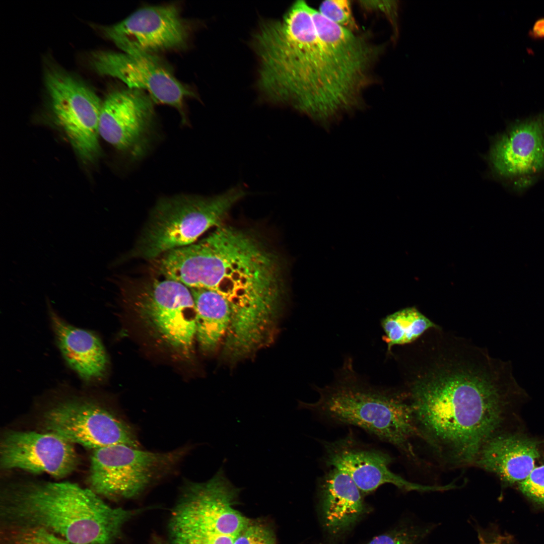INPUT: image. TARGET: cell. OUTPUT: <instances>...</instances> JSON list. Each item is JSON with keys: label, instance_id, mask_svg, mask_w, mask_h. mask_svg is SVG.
Here are the masks:
<instances>
[{"label": "cell", "instance_id": "cell-4", "mask_svg": "<svg viewBox=\"0 0 544 544\" xmlns=\"http://www.w3.org/2000/svg\"><path fill=\"white\" fill-rule=\"evenodd\" d=\"M5 500L4 514L17 525L44 528L71 544H111L134 514L68 482L25 485Z\"/></svg>", "mask_w": 544, "mask_h": 544}, {"label": "cell", "instance_id": "cell-5", "mask_svg": "<svg viewBox=\"0 0 544 544\" xmlns=\"http://www.w3.org/2000/svg\"><path fill=\"white\" fill-rule=\"evenodd\" d=\"M345 364L336 382L317 388V401L300 402L299 407L335 423L361 428L404 452L411 451L410 440L420 432L405 391L368 386L355 375L350 360Z\"/></svg>", "mask_w": 544, "mask_h": 544}, {"label": "cell", "instance_id": "cell-11", "mask_svg": "<svg viewBox=\"0 0 544 544\" xmlns=\"http://www.w3.org/2000/svg\"><path fill=\"white\" fill-rule=\"evenodd\" d=\"M490 143L483 158L491 177L521 190L544 174V111L510 123Z\"/></svg>", "mask_w": 544, "mask_h": 544}, {"label": "cell", "instance_id": "cell-26", "mask_svg": "<svg viewBox=\"0 0 544 544\" xmlns=\"http://www.w3.org/2000/svg\"><path fill=\"white\" fill-rule=\"evenodd\" d=\"M276 536L268 526L250 521L236 536L233 544H276Z\"/></svg>", "mask_w": 544, "mask_h": 544}, {"label": "cell", "instance_id": "cell-22", "mask_svg": "<svg viewBox=\"0 0 544 544\" xmlns=\"http://www.w3.org/2000/svg\"><path fill=\"white\" fill-rule=\"evenodd\" d=\"M383 340L390 353L396 345L411 344L431 328L438 326L415 307H408L390 314L381 322Z\"/></svg>", "mask_w": 544, "mask_h": 544}, {"label": "cell", "instance_id": "cell-7", "mask_svg": "<svg viewBox=\"0 0 544 544\" xmlns=\"http://www.w3.org/2000/svg\"><path fill=\"white\" fill-rule=\"evenodd\" d=\"M185 453V449L154 452L125 444L94 450L89 475L91 489L108 498H133L168 473Z\"/></svg>", "mask_w": 544, "mask_h": 544}, {"label": "cell", "instance_id": "cell-17", "mask_svg": "<svg viewBox=\"0 0 544 544\" xmlns=\"http://www.w3.org/2000/svg\"><path fill=\"white\" fill-rule=\"evenodd\" d=\"M323 443L325 464L346 473L364 496L386 484L393 485L406 491L445 490L444 486H425L412 483L395 474L389 468L392 459L388 454L363 445L351 434L334 441Z\"/></svg>", "mask_w": 544, "mask_h": 544}, {"label": "cell", "instance_id": "cell-16", "mask_svg": "<svg viewBox=\"0 0 544 544\" xmlns=\"http://www.w3.org/2000/svg\"><path fill=\"white\" fill-rule=\"evenodd\" d=\"M73 444L50 432L10 431L1 442V467L62 478L75 470L79 463Z\"/></svg>", "mask_w": 544, "mask_h": 544}, {"label": "cell", "instance_id": "cell-1", "mask_svg": "<svg viewBox=\"0 0 544 544\" xmlns=\"http://www.w3.org/2000/svg\"><path fill=\"white\" fill-rule=\"evenodd\" d=\"M415 351L405 391L420 432L455 460L475 461L511 399L524 394L511 363L445 333Z\"/></svg>", "mask_w": 544, "mask_h": 544}, {"label": "cell", "instance_id": "cell-24", "mask_svg": "<svg viewBox=\"0 0 544 544\" xmlns=\"http://www.w3.org/2000/svg\"><path fill=\"white\" fill-rule=\"evenodd\" d=\"M4 544H71L41 527L15 525L5 537Z\"/></svg>", "mask_w": 544, "mask_h": 544}, {"label": "cell", "instance_id": "cell-3", "mask_svg": "<svg viewBox=\"0 0 544 544\" xmlns=\"http://www.w3.org/2000/svg\"><path fill=\"white\" fill-rule=\"evenodd\" d=\"M167 264L172 280L222 296L237 321L262 320L281 308L286 290L282 262L253 232L222 225L198 242L172 250Z\"/></svg>", "mask_w": 544, "mask_h": 544}, {"label": "cell", "instance_id": "cell-2", "mask_svg": "<svg viewBox=\"0 0 544 544\" xmlns=\"http://www.w3.org/2000/svg\"><path fill=\"white\" fill-rule=\"evenodd\" d=\"M313 9L295 2L281 19L261 24L253 45L266 98L325 117L356 105L366 84L355 60L317 28Z\"/></svg>", "mask_w": 544, "mask_h": 544}, {"label": "cell", "instance_id": "cell-18", "mask_svg": "<svg viewBox=\"0 0 544 544\" xmlns=\"http://www.w3.org/2000/svg\"><path fill=\"white\" fill-rule=\"evenodd\" d=\"M318 492L322 526L332 538L346 534L370 511L352 479L335 468L319 480Z\"/></svg>", "mask_w": 544, "mask_h": 544}, {"label": "cell", "instance_id": "cell-15", "mask_svg": "<svg viewBox=\"0 0 544 544\" xmlns=\"http://www.w3.org/2000/svg\"><path fill=\"white\" fill-rule=\"evenodd\" d=\"M89 63L97 74L116 78L127 88L147 92L154 102L174 107L187 124L184 101L192 93L155 55L99 50L90 54Z\"/></svg>", "mask_w": 544, "mask_h": 544}, {"label": "cell", "instance_id": "cell-20", "mask_svg": "<svg viewBox=\"0 0 544 544\" xmlns=\"http://www.w3.org/2000/svg\"><path fill=\"white\" fill-rule=\"evenodd\" d=\"M540 453L535 440L517 434L493 436L483 446L475 460L508 484H519L535 467Z\"/></svg>", "mask_w": 544, "mask_h": 544}, {"label": "cell", "instance_id": "cell-8", "mask_svg": "<svg viewBox=\"0 0 544 544\" xmlns=\"http://www.w3.org/2000/svg\"><path fill=\"white\" fill-rule=\"evenodd\" d=\"M44 83L54 118L73 149L85 163L95 161L101 153L103 101L85 82L56 66L46 70Z\"/></svg>", "mask_w": 544, "mask_h": 544}, {"label": "cell", "instance_id": "cell-12", "mask_svg": "<svg viewBox=\"0 0 544 544\" xmlns=\"http://www.w3.org/2000/svg\"><path fill=\"white\" fill-rule=\"evenodd\" d=\"M43 419L48 432L93 450L116 444L139 448L134 431L126 422L88 399L61 401L44 413Z\"/></svg>", "mask_w": 544, "mask_h": 544}, {"label": "cell", "instance_id": "cell-19", "mask_svg": "<svg viewBox=\"0 0 544 544\" xmlns=\"http://www.w3.org/2000/svg\"><path fill=\"white\" fill-rule=\"evenodd\" d=\"M49 314L57 346L68 366L86 384L101 380L108 361L99 337L93 331L69 323L51 308Z\"/></svg>", "mask_w": 544, "mask_h": 544}, {"label": "cell", "instance_id": "cell-10", "mask_svg": "<svg viewBox=\"0 0 544 544\" xmlns=\"http://www.w3.org/2000/svg\"><path fill=\"white\" fill-rule=\"evenodd\" d=\"M240 489L220 468L203 483H189L173 509L169 532L237 534L250 520L233 506Z\"/></svg>", "mask_w": 544, "mask_h": 544}, {"label": "cell", "instance_id": "cell-21", "mask_svg": "<svg viewBox=\"0 0 544 544\" xmlns=\"http://www.w3.org/2000/svg\"><path fill=\"white\" fill-rule=\"evenodd\" d=\"M189 289L196 313V338L202 350L213 351L229 328L231 320L229 303L213 291Z\"/></svg>", "mask_w": 544, "mask_h": 544}, {"label": "cell", "instance_id": "cell-14", "mask_svg": "<svg viewBox=\"0 0 544 544\" xmlns=\"http://www.w3.org/2000/svg\"><path fill=\"white\" fill-rule=\"evenodd\" d=\"M102 32L122 52L154 55L185 46L190 27L174 5L140 9L122 21L102 28Z\"/></svg>", "mask_w": 544, "mask_h": 544}, {"label": "cell", "instance_id": "cell-27", "mask_svg": "<svg viewBox=\"0 0 544 544\" xmlns=\"http://www.w3.org/2000/svg\"><path fill=\"white\" fill-rule=\"evenodd\" d=\"M518 488L529 500L544 507V464L535 466Z\"/></svg>", "mask_w": 544, "mask_h": 544}, {"label": "cell", "instance_id": "cell-29", "mask_svg": "<svg viewBox=\"0 0 544 544\" xmlns=\"http://www.w3.org/2000/svg\"><path fill=\"white\" fill-rule=\"evenodd\" d=\"M364 8L369 10L380 11L395 21L396 4L395 1H361Z\"/></svg>", "mask_w": 544, "mask_h": 544}, {"label": "cell", "instance_id": "cell-13", "mask_svg": "<svg viewBox=\"0 0 544 544\" xmlns=\"http://www.w3.org/2000/svg\"><path fill=\"white\" fill-rule=\"evenodd\" d=\"M152 98L144 91L127 88L109 93L102 102L100 136L132 161L144 157L155 129Z\"/></svg>", "mask_w": 544, "mask_h": 544}, {"label": "cell", "instance_id": "cell-6", "mask_svg": "<svg viewBox=\"0 0 544 544\" xmlns=\"http://www.w3.org/2000/svg\"><path fill=\"white\" fill-rule=\"evenodd\" d=\"M247 194L241 185L214 195L180 194L159 200L133 253L154 260L191 244L211 227L222 225L230 210Z\"/></svg>", "mask_w": 544, "mask_h": 544}, {"label": "cell", "instance_id": "cell-30", "mask_svg": "<svg viewBox=\"0 0 544 544\" xmlns=\"http://www.w3.org/2000/svg\"><path fill=\"white\" fill-rule=\"evenodd\" d=\"M528 36L534 41L544 40V17L535 20L528 32Z\"/></svg>", "mask_w": 544, "mask_h": 544}, {"label": "cell", "instance_id": "cell-25", "mask_svg": "<svg viewBox=\"0 0 544 544\" xmlns=\"http://www.w3.org/2000/svg\"><path fill=\"white\" fill-rule=\"evenodd\" d=\"M318 11L325 18L339 26L353 32L358 29L349 1H324L320 4Z\"/></svg>", "mask_w": 544, "mask_h": 544}, {"label": "cell", "instance_id": "cell-9", "mask_svg": "<svg viewBox=\"0 0 544 544\" xmlns=\"http://www.w3.org/2000/svg\"><path fill=\"white\" fill-rule=\"evenodd\" d=\"M132 303L156 337L177 352L190 354L196 338V313L188 287L171 280H152L138 287Z\"/></svg>", "mask_w": 544, "mask_h": 544}, {"label": "cell", "instance_id": "cell-28", "mask_svg": "<svg viewBox=\"0 0 544 544\" xmlns=\"http://www.w3.org/2000/svg\"><path fill=\"white\" fill-rule=\"evenodd\" d=\"M236 535L193 532L169 533L171 544H233Z\"/></svg>", "mask_w": 544, "mask_h": 544}, {"label": "cell", "instance_id": "cell-23", "mask_svg": "<svg viewBox=\"0 0 544 544\" xmlns=\"http://www.w3.org/2000/svg\"><path fill=\"white\" fill-rule=\"evenodd\" d=\"M438 525L422 521L415 516H407L364 544H428L429 537Z\"/></svg>", "mask_w": 544, "mask_h": 544}]
</instances>
